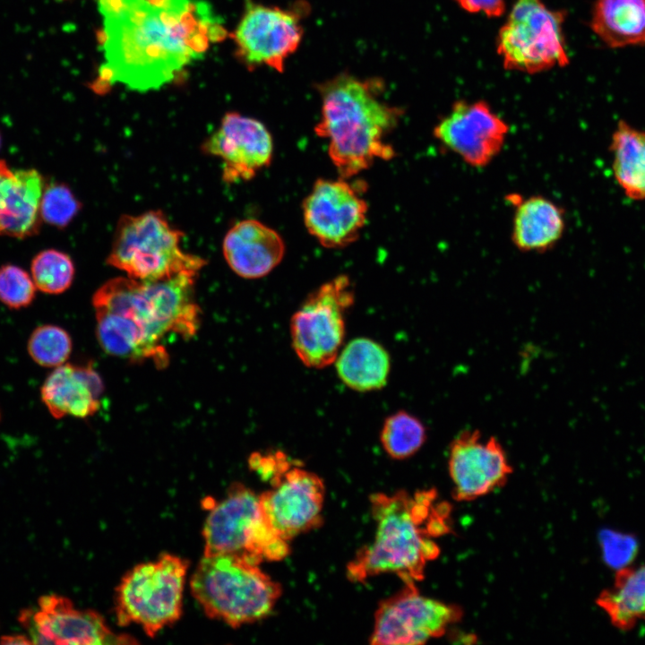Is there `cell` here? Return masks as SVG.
I'll list each match as a JSON object with an SVG mask.
<instances>
[{
  "label": "cell",
  "mask_w": 645,
  "mask_h": 645,
  "mask_svg": "<svg viewBox=\"0 0 645 645\" xmlns=\"http://www.w3.org/2000/svg\"><path fill=\"white\" fill-rule=\"evenodd\" d=\"M0 419H1V413H0Z\"/></svg>",
  "instance_id": "74e56055"
},
{
  "label": "cell",
  "mask_w": 645,
  "mask_h": 645,
  "mask_svg": "<svg viewBox=\"0 0 645 645\" xmlns=\"http://www.w3.org/2000/svg\"><path fill=\"white\" fill-rule=\"evenodd\" d=\"M43 178L34 169L11 171L0 161V234L34 235L39 228Z\"/></svg>",
  "instance_id": "7402d4cb"
},
{
  "label": "cell",
  "mask_w": 645,
  "mask_h": 645,
  "mask_svg": "<svg viewBox=\"0 0 645 645\" xmlns=\"http://www.w3.org/2000/svg\"><path fill=\"white\" fill-rule=\"evenodd\" d=\"M462 616L459 606L422 595L416 583H404L399 592L380 602L370 643L423 644L444 635Z\"/></svg>",
  "instance_id": "8fae6325"
},
{
  "label": "cell",
  "mask_w": 645,
  "mask_h": 645,
  "mask_svg": "<svg viewBox=\"0 0 645 645\" xmlns=\"http://www.w3.org/2000/svg\"><path fill=\"white\" fill-rule=\"evenodd\" d=\"M513 206L511 240L522 253L544 254L552 250L565 231V212L553 200L533 194H509Z\"/></svg>",
  "instance_id": "ffe728a7"
},
{
  "label": "cell",
  "mask_w": 645,
  "mask_h": 645,
  "mask_svg": "<svg viewBox=\"0 0 645 645\" xmlns=\"http://www.w3.org/2000/svg\"><path fill=\"white\" fill-rule=\"evenodd\" d=\"M80 209V202L65 185L56 183L44 188L39 203V216L45 222L64 228L78 214Z\"/></svg>",
  "instance_id": "4dcf8cb0"
},
{
  "label": "cell",
  "mask_w": 645,
  "mask_h": 645,
  "mask_svg": "<svg viewBox=\"0 0 645 645\" xmlns=\"http://www.w3.org/2000/svg\"><path fill=\"white\" fill-rule=\"evenodd\" d=\"M589 26L610 47L645 46V0H596Z\"/></svg>",
  "instance_id": "cb8c5ba5"
},
{
  "label": "cell",
  "mask_w": 645,
  "mask_h": 645,
  "mask_svg": "<svg viewBox=\"0 0 645 645\" xmlns=\"http://www.w3.org/2000/svg\"><path fill=\"white\" fill-rule=\"evenodd\" d=\"M36 286L25 270L13 264L0 267V301L10 309L30 305L36 296Z\"/></svg>",
  "instance_id": "1f68e13d"
},
{
  "label": "cell",
  "mask_w": 645,
  "mask_h": 645,
  "mask_svg": "<svg viewBox=\"0 0 645 645\" xmlns=\"http://www.w3.org/2000/svg\"><path fill=\"white\" fill-rule=\"evenodd\" d=\"M0 643L4 645H25L32 644V641L30 640V637L23 634H10L2 636L0 638Z\"/></svg>",
  "instance_id": "d590c367"
},
{
  "label": "cell",
  "mask_w": 645,
  "mask_h": 645,
  "mask_svg": "<svg viewBox=\"0 0 645 645\" xmlns=\"http://www.w3.org/2000/svg\"><path fill=\"white\" fill-rule=\"evenodd\" d=\"M370 503L374 538L348 564L349 580L383 573L396 574L404 583L422 580L441 553L436 539L452 532L451 504L434 488L374 494Z\"/></svg>",
  "instance_id": "7a4b0ae2"
},
{
  "label": "cell",
  "mask_w": 645,
  "mask_h": 645,
  "mask_svg": "<svg viewBox=\"0 0 645 645\" xmlns=\"http://www.w3.org/2000/svg\"><path fill=\"white\" fill-rule=\"evenodd\" d=\"M223 255L238 276L254 280L268 275L282 261L285 244L280 234L259 220L236 222L227 232Z\"/></svg>",
  "instance_id": "ac0fdd59"
},
{
  "label": "cell",
  "mask_w": 645,
  "mask_h": 645,
  "mask_svg": "<svg viewBox=\"0 0 645 645\" xmlns=\"http://www.w3.org/2000/svg\"><path fill=\"white\" fill-rule=\"evenodd\" d=\"M427 428L415 415L399 410L387 417L383 424L380 441L385 452L393 460H406L415 455L426 443Z\"/></svg>",
  "instance_id": "83f0119b"
},
{
  "label": "cell",
  "mask_w": 645,
  "mask_h": 645,
  "mask_svg": "<svg viewBox=\"0 0 645 645\" xmlns=\"http://www.w3.org/2000/svg\"><path fill=\"white\" fill-rule=\"evenodd\" d=\"M307 231L327 248L355 242L364 228L368 205L356 186L345 178L315 181L303 204Z\"/></svg>",
  "instance_id": "9a60e30c"
},
{
  "label": "cell",
  "mask_w": 645,
  "mask_h": 645,
  "mask_svg": "<svg viewBox=\"0 0 645 645\" xmlns=\"http://www.w3.org/2000/svg\"><path fill=\"white\" fill-rule=\"evenodd\" d=\"M183 233L160 211L120 218L108 263L140 281H152L181 272L198 273L202 257L185 253Z\"/></svg>",
  "instance_id": "5b68a950"
},
{
  "label": "cell",
  "mask_w": 645,
  "mask_h": 645,
  "mask_svg": "<svg viewBox=\"0 0 645 645\" xmlns=\"http://www.w3.org/2000/svg\"><path fill=\"white\" fill-rule=\"evenodd\" d=\"M228 31L202 0H133L120 14L104 18L98 38L116 82L140 92L172 82L184 66L202 57Z\"/></svg>",
  "instance_id": "6da1fadb"
},
{
  "label": "cell",
  "mask_w": 645,
  "mask_h": 645,
  "mask_svg": "<svg viewBox=\"0 0 645 645\" xmlns=\"http://www.w3.org/2000/svg\"><path fill=\"white\" fill-rule=\"evenodd\" d=\"M28 353L43 367H57L65 363L72 352V340L63 328L44 324L37 327L28 340Z\"/></svg>",
  "instance_id": "f546056e"
},
{
  "label": "cell",
  "mask_w": 645,
  "mask_h": 645,
  "mask_svg": "<svg viewBox=\"0 0 645 645\" xmlns=\"http://www.w3.org/2000/svg\"><path fill=\"white\" fill-rule=\"evenodd\" d=\"M96 318L97 337L107 353L134 361L152 358L158 366L166 364L164 348L155 346L133 318L102 310H96Z\"/></svg>",
  "instance_id": "d4e9b609"
},
{
  "label": "cell",
  "mask_w": 645,
  "mask_h": 645,
  "mask_svg": "<svg viewBox=\"0 0 645 645\" xmlns=\"http://www.w3.org/2000/svg\"><path fill=\"white\" fill-rule=\"evenodd\" d=\"M36 288L46 294H61L67 290L74 277V265L65 253L55 249L39 253L30 265Z\"/></svg>",
  "instance_id": "f1b7e54d"
},
{
  "label": "cell",
  "mask_w": 645,
  "mask_h": 645,
  "mask_svg": "<svg viewBox=\"0 0 645 645\" xmlns=\"http://www.w3.org/2000/svg\"><path fill=\"white\" fill-rule=\"evenodd\" d=\"M202 150L222 162V178L228 183L252 179L271 164L273 141L259 120L237 112H228Z\"/></svg>",
  "instance_id": "e0dca14e"
},
{
  "label": "cell",
  "mask_w": 645,
  "mask_h": 645,
  "mask_svg": "<svg viewBox=\"0 0 645 645\" xmlns=\"http://www.w3.org/2000/svg\"><path fill=\"white\" fill-rule=\"evenodd\" d=\"M204 503L209 510L202 529L204 555H236L260 564L288 555V541L270 525L259 494L251 488L234 483L222 500L208 497Z\"/></svg>",
  "instance_id": "8992f818"
},
{
  "label": "cell",
  "mask_w": 645,
  "mask_h": 645,
  "mask_svg": "<svg viewBox=\"0 0 645 645\" xmlns=\"http://www.w3.org/2000/svg\"><path fill=\"white\" fill-rule=\"evenodd\" d=\"M152 5H160L164 0H147Z\"/></svg>",
  "instance_id": "8d00e7d4"
},
{
  "label": "cell",
  "mask_w": 645,
  "mask_h": 645,
  "mask_svg": "<svg viewBox=\"0 0 645 645\" xmlns=\"http://www.w3.org/2000/svg\"><path fill=\"white\" fill-rule=\"evenodd\" d=\"M132 2L133 0H98V7L104 18H109L120 14Z\"/></svg>",
  "instance_id": "e575fe53"
},
{
  "label": "cell",
  "mask_w": 645,
  "mask_h": 645,
  "mask_svg": "<svg viewBox=\"0 0 645 645\" xmlns=\"http://www.w3.org/2000/svg\"><path fill=\"white\" fill-rule=\"evenodd\" d=\"M596 603L619 630H631L645 621V564L617 570L613 585L601 592Z\"/></svg>",
  "instance_id": "484cf974"
},
{
  "label": "cell",
  "mask_w": 645,
  "mask_h": 645,
  "mask_svg": "<svg viewBox=\"0 0 645 645\" xmlns=\"http://www.w3.org/2000/svg\"><path fill=\"white\" fill-rule=\"evenodd\" d=\"M187 560L165 553L126 572L116 589L115 613L121 626L140 625L154 637L182 615Z\"/></svg>",
  "instance_id": "52a82bcc"
},
{
  "label": "cell",
  "mask_w": 645,
  "mask_h": 645,
  "mask_svg": "<svg viewBox=\"0 0 645 645\" xmlns=\"http://www.w3.org/2000/svg\"><path fill=\"white\" fill-rule=\"evenodd\" d=\"M197 273L181 272L152 281H142L155 327L162 337L177 333L193 337L200 326L201 309L194 301Z\"/></svg>",
  "instance_id": "d6986e66"
},
{
  "label": "cell",
  "mask_w": 645,
  "mask_h": 645,
  "mask_svg": "<svg viewBox=\"0 0 645 645\" xmlns=\"http://www.w3.org/2000/svg\"><path fill=\"white\" fill-rule=\"evenodd\" d=\"M447 465L452 495L458 502L489 494L502 487L513 471L500 441L477 429L463 430L453 438Z\"/></svg>",
  "instance_id": "2e32d148"
},
{
  "label": "cell",
  "mask_w": 645,
  "mask_h": 645,
  "mask_svg": "<svg viewBox=\"0 0 645 645\" xmlns=\"http://www.w3.org/2000/svg\"><path fill=\"white\" fill-rule=\"evenodd\" d=\"M598 538L603 559L611 568L628 567L638 553V541L632 535L603 529Z\"/></svg>",
  "instance_id": "d6a6232c"
},
{
  "label": "cell",
  "mask_w": 645,
  "mask_h": 645,
  "mask_svg": "<svg viewBox=\"0 0 645 645\" xmlns=\"http://www.w3.org/2000/svg\"><path fill=\"white\" fill-rule=\"evenodd\" d=\"M307 9L304 1L288 9L246 1L232 34L236 57L249 70L266 66L282 73L285 61L302 41Z\"/></svg>",
  "instance_id": "30bf717a"
},
{
  "label": "cell",
  "mask_w": 645,
  "mask_h": 645,
  "mask_svg": "<svg viewBox=\"0 0 645 645\" xmlns=\"http://www.w3.org/2000/svg\"><path fill=\"white\" fill-rule=\"evenodd\" d=\"M103 387L91 366L63 364L45 379L40 397L56 419L66 416L85 418L98 411Z\"/></svg>",
  "instance_id": "44dd1931"
},
{
  "label": "cell",
  "mask_w": 645,
  "mask_h": 645,
  "mask_svg": "<svg viewBox=\"0 0 645 645\" xmlns=\"http://www.w3.org/2000/svg\"><path fill=\"white\" fill-rule=\"evenodd\" d=\"M510 126L484 100H457L433 129L446 150L473 168L489 165L502 151Z\"/></svg>",
  "instance_id": "7c38bea8"
},
{
  "label": "cell",
  "mask_w": 645,
  "mask_h": 645,
  "mask_svg": "<svg viewBox=\"0 0 645 645\" xmlns=\"http://www.w3.org/2000/svg\"><path fill=\"white\" fill-rule=\"evenodd\" d=\"M470 13H484L487 17H499L504 13L505 0H453Z\"/></svg>",
  "instance_id": "836d02e7"
},
{
  "label": "cell",
  "mask_w": 645,
  "mask_h": 645,
  "mask_svg": "<svg viewBox=\"0 0 645 645\" xmlns=\"http://www.w3.org/2000/svg\"><path fill=\"white\" fill-rule=\"evenodd\" d=\"M190 589L208 617L233 628L270 615L281 595L280 584L259 564L229 554L203 555Z\"/></svg>",
  "instance_id": "277c9868"
},
{
  "label": "cell",
  "mask_w": 645,
  "mask_h": 645,
  "mask_svg": "<svg viewBox=\"0 0 645 645\" xmlns=\"http://www.w3.org/2000/svg\"><path fill=\"white\" fill-rule=\"evenodd\" d=\"M259 494L262 512L272 529L290 541L322 522L325 486L316 474L291 465L271 480Z\"/></svg>",
  "instance_id": "5bb4252c"
},
{
  "label": "cell",
  "mask_w": 645,
  "mask_h": 645,
  "mask_svg": "<svg viewBox=\"0 0 645 645\" xmlns=\"http://www.w3.org/2000/svg\"><path fill=\"white\" fill-rule=\"evenodd\" d=\"M339 378L357 391L383 388L391 372V357L377 341L366 337L355 338L339 352L335 360Z\"/></svg>",
  "instance_id": "603a6c76"
},
{
  "label": "cell",
  "mask_w": 645,
  "mask_h": 645,
  "mask_svg": "<svg viewBox=\"0 0 645 645\" xmlns=\"http://www.w3.org/2000/svg\"><path fill=\"white\" fill-rule=\"evenodd\" d=\"M347 275H339L310 293L290 320L291 344L307 367L333 364L346 333V313L354 303Z\"/></svg>",
  "instance_id": "9c48e42d"
},
{
  "label": "cell",
  "mask_w": 645,
  "mask_h": 645,
  "mask_svg": "<svg viewBox=\"0 0 645 645\" xmlns=\"http://www.w3.org/2000/svg\"><path fill=\"white\" fill-rule=\"evenodd\" d=\"M383 84L340 73L316 84L321 118L315 133L328 141L329 157L340 177L348 179L395 150L385 141L402 109L380 99Z\"/></svg>",
  "instance_id": "3957f363"
},
{
  "label": "cell",
  "mask_w": 645,
  "mask_h": 645,
  "mask_svg": "<svg viewBox=\"0 0 645 645\" xmlns=\"http://www.w3.org/2000/svg\"><path fill=\"white\" fill-rule=\"evenodd\" d=\"M39 609L21 610L18 620L34 644H131L129 635L115 633L104 617L91 609L76 608L65 597L41 596Z\"/></svg>",
  "instance_id": "4fadbf2b"
},
{
  "label": "cell",
  "mask_w": 645,
  "mask_h": 645,
  "mask_svg": "<svg viewBox=\"0 0 645 645\" xmlns=\"http://www.w3.org/2000/svg\"><path fill=\"white\" fill-rule=\"evenodd\" d=\"M564 19L542 0H516L496 38L503 67L532 74L567 65Z\"/></svg>",
  "instance_id": "ba28073f"
},
{
  "label": "cell",
  "mask_w": 645,
  "mask_h": 645,
  "mask_svg": "<svg viewBox=\"0 0 645 645\" xmlns=\"http://www.w3.org/2000/svg\"><path fill=\"white\" fill-rule=\"evenodd\" d=\"M609 150L613 173L624 194L632 200L645 199V132L620 121Z\"/></svg>",
  "instance_id": "4316f807"
}]
</instances>
